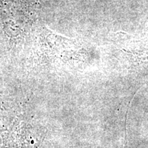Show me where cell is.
Listing matches in <instances>:
<instances>
[{"label": "cell", "mask_w": 148, "mask_h": 148, "mask_svg": "<svg viewBox=\"0 0 148 148\" xmlns=\"http://www.w3.org/2000/svg\"><path fill=\"white\" fill-rule=\"evenodd\" d=\"M43 133L39 127L28 125L24 130V148H39L44 138Z\"/></svg>", "instance_id": "cell-1"}, {"label": "cell", "mask_w": 148, "mask_h": 148, "mask_svg": "<svg viewBox=\"0 0 148 148\" xmlns=\"http://www.w3.org/2000/svg\"><path fill=\"white\" fill-rule=\"evenodd\" d=\"M3 109L0 106V132L7 130L6 121H5V116H3Z\"/></svg>", "instance_id": "cell-2"}]
</instances>
